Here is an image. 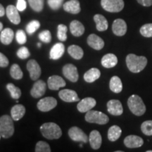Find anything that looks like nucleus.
<instances>
[{
	"mask_svg": "<svg viewBox=\"0 0 152 152\" xmlns=\"http://www.w3.org/2000/svg\"><path fill=\"white\" fill-rule=\"evenodd\" d=\"M126 64L129 71L134 73H140L147 66V58L144 56H138L134 54H130L126 57Z\"/></svg>",
	"mask_w": 152,
	"mask_h": 152,
	"instance_id": "1",
	"label": "nucleus"
},
{
	"mask_svg": "<svg viewBox=\"0 0 152 152\" xmlns=\"http://www.w3.org/2000/svg\"><path fill=\"white\" fill-rule=\"evenodd\" d=\"M42 134L48 140H55L60 138L62 135L61 129L54 123H46L41 125Z\"/></svg>",
	"mask_w": 152,
	"mask_h": 152,
	"instance_id": "2",
	"label": "nucleus"
},
{
	"mask_svg": "<svg viewBox=\"0 0 152 152\" xmlns=\"http://www.w3.org/2000/svg\"><path fill=\"white\" fill-rule=\"evenodd\" d=\"M128 105L131 112L137 116L142 115L146 112V106L142 98L138 95L133 94L129 97Z\"/></svg>",
	"mask_w": 152,
	"mask_h": 152,
	"instance_id": "3",
	"label": "nucleus"
},
{
	"mask_svg": "<svg viewBox=\"0 0 152 152\" xmlns=\"http://www.w3.org/2000/svg\"><path fill=\"white\" fill-rule=\"evenodd\" d=\"M0 132L1 137H11L14 132L13 118L8 115H4L0 118Z\"/></svg>",
	"mask_w": 152,
	"mask_h": 152,
	"instance_id": "4",
	"label": "nucleus"
},
{
	"mask_svg": "<svg viewBox=\"0 0 152 152\" xmlns=\"http://www.w3.org/2000/svg\"><path fill=\"white\" fill-rule=\"evenodd\" d=\"M85 121L90 123H96L99 125H105L109 123V118L106 114L100 111L90 110L85 115Z\"/></svg>",
	"mask_w": 152,
	"mask_h": 152,
	"instance_id": "5",
	"label": "nucleus"
},
{
	"mask_svg": "<svg viewBox=\"0 0 152 152\" xmlns=\"http://www.w3.org/2000/svg\"><path fill=\"white\" fill-rule=\"evenodd\" d=\"M101 5L106 11L111 13H117L124 8L123 0H102Z\"/></svg>",
	"mask_w": 152,
	"mask_h": 152,
	"instance_id": "6",
	"label": "nucleus"
},
{
	"mask_svg": "<svg viewBox=\"0 0 152 152\" xmlns=\"http://www.w3.org/2000/svg\"><path fill=\"white\" fill-rule=\"evenodd\" d=\"M57 105V101L56 99L52 96L45 97L39 101L37 104V109L43 112H47L54 109Z\"/></svg>",
	"mask_w": 152,
	"mask_h": 152,
	"instance_id": "7",
	"label": "nucleus"
},
{
	"mask_svg": "<svg viewBox=\"0 0 152 152\" xmlns=\"http://www.w3.org/2000/svg\"><path fill=\"white\" fill-rule=\"evenodd\" d=\"M68 135L72 140L75 142L87 143L88 142V137L85 133L77 127H72L68 131Z\"/></svg>",
	"mask_w": 152,
	"mask_h": 152,
	"instance_id": "8",
	"label": "nucleus"
},
{
	"mask_svg": "<svg viewBox=\"0 0 152 152\" xmlns=\"http://www.w3.org/2000/svg\"><path fill=\"white\" fill-rule=\"evenodd\" d=\"M63 74L70 81L75 83L78 80L79 75L77 68L73 64H66L63 68Z\"/></svg>",
	"mask_w": 152,
	"mask_h": 152,
	"instance_id": "9",
	"label": "nucleus"
},
{
	"mask_svg": "<svg viewBox=\"0 0 152 152\" xmlns=\"http://www.w3.org/2000/svg\"><path fill=\"white\" fill-rule=\"evenodd\" d=\"M27 69L30 73V77L33 80H37L41 75V68L35 60L31 59L28 62Z\"/></svg>",
	"mask_w": 152,
	"mask_h": 152,
	"instance_id": "10",
	"label": "nucleus"
},
{
	"mask_svg": "<svg viewBox=\"0 0 152 152\" xmlns=\"http://www.w3.org/2000/svg\"><path fill=\"white\" fill-rule=\"evenodd\" d=\"M108 112L113 115H121L123 113L121 102L119 100L112 99L107 103Z\"/></svg>",
	"mask_w": 152,
	"mask_h": 152,
	"instance_id": "11",
	"label": "nucleus"
},
{
	"mask_svg": "<svg viewBox=\"0 0 152 152\" xmlns=\"http://www.w3.org/2000/svg\"><path fill=\"white\" fill-rule=\"evenodd\" d=\"M96 104V102L94 98L86 97L79 102L77 106V109L81 113H85L93 109Z\"/></svg>",
	"mask_w": 152,
	"mask_h": 152,
	"instance_id": "12",
	"label": "nucleus"
},
{
	"mask_svg": "<svg viewBox=\"0 0 152 152\" xmlns=\"http://www.w3.org/2000/svg\"><path fill=\"white\" fill-rule=\"evenodd\" d=\"M112 30L117 36H123L127 32V24L124 20L118 18L115 20L112 25Z\"/></svg>",
	"mask_w": 152,
	"mask_h": 152,
	"instance_id": "13",
	"label": "nucleus"
},
{
	"mask_svg": "<svg viewBox=\"0 0 152 152\" xmlns=\"http://www.w3.org/2000/svg\"><path fill=\"white\" fill-rule=\"evenodd\" d=\"M47 85L43 80H37L33 85V88L30 91V94L34 98H39L42 96L46 92Z\"/></svg>",
	"mask_w": 152,
	"mask_h": 152,
	"instance_id": "14",
	"label": "nucleus"
},
{
	"mask_svg": "<svg viewBox=\"0 0 152 152\" xmlns=\"http://www.w3.org/2000/svg\"><path fill=\"white\" fill-rule=\"evenodd\" d=\"M49 88L52 90H58L61 87L66 86L65 80L58 75H52L48 78L47 82Z\"/></svg>",
	"mask_w": 152,
	"mask_h": 152,
	"instance_id": "15",
	"label": "nucleus"
},
{
	"mask_svg": "<svg viewBox=\"0 0 152 152\" xmlns=\"http://www.w3.org/2000/svg\"><path fill=\"white\" fill-rule=\"evenodd\" d=\"M58 96L61 99L66 102H79L80 99L75 91L72 90H62L58 92Z\"/></svg>",
	"mask_w": 152,
	"mask_h": 152,
	"instance_id": "16",
	"label": "nucleus"
},
{
	"mask_svg": "<svg viewBox=\"0 0 152 152\" xmlns=\"http://www.w3.org/2000/svg\"><path fill=\"white\" fill-rule=\"evenodd\" d=\"M144 144L143 139L137 135L127 136L124 140V144L128 148H139L141 147Z\"/></svg>",
	"mask_w": 152,
	"mask_h": 152,
	"instance_id": "17",
	"label": "nucleus"
},
{
	"mask_svg": "<svg viewBox=\"0 0 152 152\" xmlns=\"http://www.w3.org/2000/svg\"><path fill=\"white\" fill-rule=\"evenodd\" d=\"M18 11L16 7L14 5H9L6 9V14L9 20L15 25H18L20 23V16Z\"/></svg>",
	"mask_w": 152,
	"mask_h": 152,
	"instance_id": "18",
	"label": "nucleus"
},
{
	"mask_svg": "<svg viewBox=\"0 0 152 152\" xmlns=\"http://www.w3.org/2000/svg\"><path fill=\"white\" fill-rule=\"evenodd\" d=\"M87 44L90 47L96 50H100L104 46L103 39L95 34H91L87 38Z\"/></svg>",
	"mask_w": 152,
	"mask_h": 152,
	"instance_id": "19",
	"label": "nucleus"
},
{
	"mask_svg": "<svg viewBox=\"0 0 152 152\" xmlns=\"http://www.w3.org/2000/svg\"><path fill=\"white\" fill-rule=\"evenodd\" d=\"M64 9L72 14H77L80 12V4L78 0H70L64 4Z\"/></svg>",
	"mask_w": 152,
	"mask_h": 152,
	"instance_id": "20",
	"label": "nucleus"
},
{
	"mask_svg": "<svg viewBox=\"0 0 152 152\" xmlns=\"http://www.w3.org/2000/svg\"><path fill=\"white\" fill-rule=\"evenodd\" d=\"M65 52V47L63 43H56L51 49L49 53V58L53 60L59 59Z\"/></svg>",
	"mask_w": 152,
	"mask_h": 152,
	"instance_id": "21",
	"label": "nucleus"
},
{
	"mask_svg": "<svg viewBox=\"0 0 152 152\" xmlns=\"http://www.w3.org/2000/svg\"><path fill=\"white\" fill-rule=\"evenodd\" d=\"M89 141L91 147L93 149H99L101 147L102 142V135L97 130H92L89 137Z\"/></svg>",
	"mask_w": 152,
	"mask_h": 152,
	"instance_id": "22",
	"label": "nucleus"
},
{
	"mask_svg": "<svg viewBox=\"0 0 152 152\" xmlns=\"http://www.w3.org/2000/svg\"><path fill=\"white\" fill-rule=\"evenodd\" d=\"M70 30L72 35L75 37H80L85 33V27L80 22L74 20L70 24Z\"/></svg>",
	"mask_w": 152,
	"mask_h": 152,
	"instance_id": "23",
	"label": "nucleus"
},
{
	"mask_svg": "<svg viewBox=\"0 0 152 152\" xmlns=\"http://www.w3.org/2000/svg\"><path fill=\"white\" fill-rule=\"evenodd\" d=\"M26 113V108L22 104H16L13 106L11 110V118L15 121H18L24 116Z\"/></svg>",
	"mask_w": 152,
	"mask_h": 152,
	"instance_id": "24",
	"label": "nucleus"
},
{
	"mask_svg": "<svg viewBox=\"0 0 152 152\" xmlns=\"http://www.w3.org/2000/svg\"><path fill=\"white\" fill-rule=\"evenodd\" d=\"M118 64V58L113 54H107L102 57V65L106 68H111Z\"/></svg>",
	"mask_w": 152,
	"mask_h": 152,
	"instance_id": "25",
	"label": "nucleus"
},
{
	"mask_svg": "<svg viewBox=\"0 0 152 152\" xmlns=\"http://www.w3.org/2000/svg\"><path fill=\"white\" fill-rule=\"evenodd\" d=\"M14 37V33L11 28H5L1 30L0 35V41L5 45H10Z\"/></svg>",
	"mask_w": 152,
	"mask_h": 152,
	"instance_id": "26",
	"label": "nucleus"
},
{
	"mask_svg": "<svg viewBox=\"0 0 152 152\" xmlns=\"http://www.w3.org/2000/svg\"><path fill=\"white\" fill-rule=\"evenodd\" d=\"M94 20L96 23V27L98 31L103 32L108 29L109 23L104 16L101 14H96L94 16Z\"/></svg>",
	"mask_w": 152,
	"mask_h": 152,
	"instance_id": "27",
	"label": "nucleus"
},
{
	"mask_svg": "<svg viewBox=\"0 0 152 152\" xmlns=\"http://www.w3.org/2000/svg\"><path fill=\"white\" fill-rule=\"evenodd\" d=\"M101 72L98 68H92L87 71L84 75V80L87 83H93L99 78Z\"/></svg>",
	"mask_w": 152,
	"mask_h": 152,
	"instance_id": "28",
	"label": "nucleus"
},
{
	"mask_svg": "<svg viewBox=\"0 0 152 152\" xmlns=\"http://www.w3.org/2000/svg\"><path fill=\"white\" fill-rule=\"evenodd\" d=\"M110 90L114 93H120L123 90V84L121 80L118 76H113L109 83Z\"/></svg>",
	"mask_w": 152,
	"mask_h": 152,
	"instance_id": "29",
	"label": "nucleus"
},
{
	"mask_svg": "<svg viewBox=\"0 0 152 152\" xmlns=\"http://www.w3.org/2000/svg\"><path fill=\"white\" fill-rule=\"evenodd\" d=\"M68 52L70 56L77 60L81 59L84 55V52L80 47L77 45H71L68 48Z\"/></svg>",
	"mask_w": 152,
	"mask_h": 152,
	"instance_id": "30",
	"label": "nucleus"
},
{
	"mask_svg": "<svg viewBox=\"0 0 152 152\" xmlns=\"http://www.w3.org/2000/svg\"><path fill=\"white\" fill-rule=\"evenodd\" d=\"M122 134V130L118 125H113L108 131V139L111 142H115L118 140Z\"/></svg>",
	"mask_w": 152,
	"mask_h": 152,
	"instance_id": "31",
	"label": "nucleus"
},
{
	"mask_svg": "<svg viewBox=\"0 0 152 152\" xmlns=\"http://www.w3.org/2000/svg\"><path fill=\"white\" fill-rule=\"evenodd\" d=\"M10 75L15 80H20L23 78V73L18 64H13L10 68Z\"/></svg>",
	"mask_w": 152,
	"mask_h": 152,
	"instance_id": "32",
	"label": "nucleus"
},
{
	"mask_svg": "<svg viewBox=\"0 0 152 152\" xmlns=\"http://www.w3.org/2000/svg\"><path fill=\"white\" fill-rule=\"evenodd\" d=\"M7 90H9V92H10L11 96L14 99H18L21 96V91L18 87L15 86L12 83H9L7 85Z\"/></svg>",
	"mask_w": 152,
	"mask_h": 152,
	"instance_id": "33",
	"label": "nucleus"
},
{
	"mask_svg": "<svg viewBox=\"0 0 152 152\" xmlns=\"http://www.w3.org/2000/svg\"><path fill=\"white\" fill-rule=\"evenodd\" d=\"M67 30L66 26L64 24H60L58 26V31H57V37L60 41L64 42L67 39Z\"/></svg>",
	"mask_w": 152,
	"mask_h": 152,
	"instance_id": "34",
	"label": "nucleus"
},
{
	"mask_svg": "<svg viewBox=\"0 0 152 152\" xmlns=\"http://www.w3.org/2000/svg\"><path fill=\"white\" fill-rule=\"evenodd\" d=\"M32 9L36 12H40L44 7V0H28Z\"/></svg>",
	"mask_w": 152,
	"mask_h": 152,
	"instance_id": "35",
	"label": "nucleus"
},
{
	"mask_svg": "<svg viewBox=\"0 0 152 152\" xmlns=\"http://www.w3.org/2000/svg\"><path fill=\"white\" fill-rule=\"evenodd\" d=\"M39 27H40V23L38 20H32L26 26V31L29 35H32L35 33L36 30L39 29Z\"/></svg>",
	"mask_w": 152,
	"mask_h": 152,
	"instance_id": "36",
	"label": "nucleus"
},
{
	"mask_svg": "<svg viewBox=\"0 0 152 152\" xmlns=\"http://www.w3.org/2000/svg\"><path fill=\"white\" fill-rule=\"evenodd\" d=\"M141 130L147 136L152 135V121H144L141 125Z\"/></svg>",
	"mask_w": 152,
	"mask_h": 152,
	"instance_id": "37",
	"label": "nucleus"
},
{
	"mask_svg": "<svg viewBox=\"0 0 152 152\" xmlns=\"http://www.w3.org/2000/svg\"><path fill=\"white\" fill-rule=\"evenodd\" d=\"M140 33L145 37H152V23L144 24L140 28Z\"/></svg>",
	"mask_w": 152,
	"mask_h": 152,
	"instance_id": "38",
	"label": "nucleus"
},
{
	"mask_svg": "<svg viewBox=\"0 0 152 152\" xmlns=\"http://www.w3.org/2000/svg\"><path fill=\"white\" fill-rule=\"evenodd\" d=\"M36 152H50V147L47 142L43 141L38 142L35 147Z\"/></svg>",
	"mask_w": 152,
	"mask_h": 152,
	"instance_id": "39",
	"label": "nucleus"
},
{
	"mask_svg": "<svg viewBox=\"0 0 152 152\" xmlns=\"http://www.w3.org/2000/svg\"><path fill=\"white\" fill-rule=\"evenodd\" d=\"M39 39L45 43H49L52 40V35L49 30H43L38 35Z\"/></svg>",
	"mask_w": 152,
	"mask_h": 152,
	"instance_id": "40",
	"label": "nucleus"
},
{
	"mask_svg": "<svg viewBox=\"0 0 152 152\" xmlns=\"http://www.w3.org/2000/svg\"><path fill=\"white\" fill-rule=\"evenodd\" d=\"M16 39L17 42L20 45H23L27 41L26 33L23 30H18L16 33Z\"/></svg>",
	"mask_w": 152,
	"mask_h": 152,
	"instance_id": "41",
	"label": "nucleus"
},
{
	"mask_svg": "<svg viewBox=\"0 0 152 152\" xmlns=\"http://www.w3.org/2000/svg\"><path fill=\"white\" fill-rule=\"evenodd\" d=\"M17 56L21 59H26V58H28L30 56V54L27 47H22L17 52Z\"/></svg>",
	"mask_w": 152,
	"mask_h": 152,
	"instance_id": "42",
	"label": "nucleus"
},
{
	"mask_svg": "<svg viewBox=\"0 0 152 152\" xmlns=\"http://www.w3.org/2000/svg\"><path fill=\"white\" fill-rule=\"evenodd\" d=\"M64 0H48V4L53 10H58L61 7Z\"/></svg>",
	"mask_w": 152,
	"mask_h": 152,
	"instance_id": "43",
	"label": "nucleus"
},
{
	"mask_svg": "<svg viewBox=\"0 0 152 152\" xmlns=\"http://www.w3.org/2000/svg\"><path fill=\"white\" fill-rule=\"evenodd\" d=\"M9 61L7 57L4 54H3L2 53L0 52V67H7L9 65Z\"/></svg>",
	"mask_w": 152,
	"mask_h": 152,
	"instance_id": "44",
	"label": "nucleus"
},
{
	"mask_svg": "<svg viewBox=\"0 0 152 152\" xmlns=\"http://www.w3.org/2000/svg\"><path fill=\"white\" fill-rule=\"evenodd\" d=\"M27 4H26V0H18L17 1L16 8L19 11H23L26 9Z\"/></svg>",
	"mask_w": 152,
	"mask_h": 152,
	"instance_id": "45",
	"label": "nucleus"
},
{
	"mask_svg": "<svg viewBox=\"0 0 152 152\" xmlns=\"http://www.w3.org/2000/svg\"><path fill=\"white\" fill-rule=\"evenodd\" d=\"M137 1L144 7H150L152 5V0H137Z\"/></svg>",
	"mask_w": 152,
	"mask_h": 152,
	"instance_id": "46",
	"label": "nucleus"
},
{
	"mask_svg": "<svg viewBox=\"0 0 152 152\" xmlns=\"http://www.w3.org/2000/svg\"><path fill=\"white\" fill-rule=\"evenodd\" d=\"M5 14V9L4 8L2 5L0 4V17L4 16V15Z\"/></svg>",
	"mask_w": 152,
	"mask_h": 152,
	"instance_id": "47",
	"label": "nucleus"
},
{
	"mask_svg": "<svg viewBox=\"0 0 152 152\" xmlns=\"http://www.w3.org/2000/svg\"><path fill=\"white\" fill-rule=\"evenodd\" d=\"M3 30V24L0 22V32H1V30Z\"/></svg>",
	"mask_w": 152,
	"mask_h": 152,
	"instance_id": "48",
	"label": "nucleus"
},
{
	"mask_svg": "<svg viewBox=\"0 0 152 152\" xmlns=\"http://www.w3.org/2000/svg\"><path fill=\"white\" fill-rule=\"evenodd\" d=\"M41 43H37V46H38V47H39V48H40L41 47Z\"/></svg>",
	"mask_w": 152,
	"mask_h": 152,
	"instance_id": "49",
	"label": "nucleus"
},
{
	"mask_svg": "<svg viewBox=\"0 0 152 152\" xmlns=\"http://www.w3.org/2000/svg\"><path fill=\"white\" fill-rule=\"evenodd\" d=\"M147 152H152V150H149V151H147Z\"/></svg>",
	"mask_w": 152,
	"mask_h": 152,
	"instance_id": "50",
	"label": "nucleus"
},
{
	"mask_svg": "<svg viewBox=\"0 0 152 152\" xmlns=\"http://www.w3.org/2000/svg\"><path fill=\"white\" fill-rule=\"evenodd\" d=\"M80 147H83V144H80Z\"/></svg>",
	"mask_w": 152,
	"mask_h": 152,
	"instance_id": "51",
	"label": "nucleus"
},
{
	"mask_svg": "<svg viewBox=\"0 0 152 152\" xmlns=\"http://www.w3.org/2000/svg\"><path fill=\"white\" fill-rule=\"evenodd\" d=\"M1 132H0V139H1Z\"/></svg>",
	"mask_w": 152,
	"mask_h": 152,
	"instance_id": "52",
	"label": "nucleus"
}]
</instances>
